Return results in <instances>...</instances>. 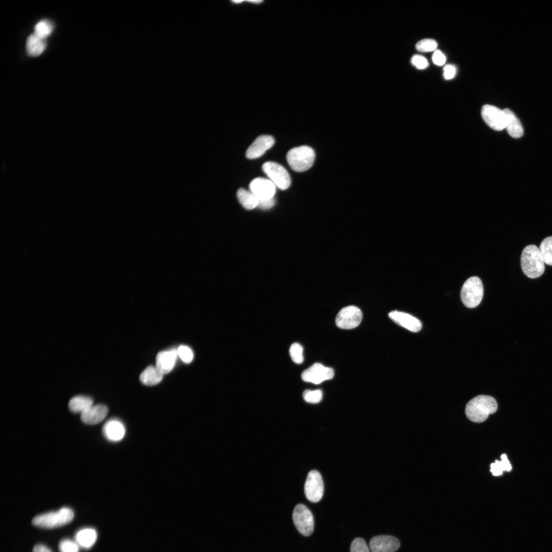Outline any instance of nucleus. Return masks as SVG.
Returning <instances> with one entry per match:
<instances>
[{"label": "nucleus", "instance_id": "7c9ffc66", "mask_svg": "<svg viewBox=\"0 0 552 552\" xmlns=\"http://www.w3.org/2000/svg\"><path fill=\"white\" fill-rule=\"evenodd\" d=\"M178 356L186 363H190L193 359L194 354L192 350L185 345L180 346L177 350Z\"/></svg>", "mask_w": 552, "mask_h": 552}, {"label": "nucleus", "instance_id": "6ab92c4d", "mask_svg": "<svg viewBox=\"0 0 552 552\" xmlns=\"http://www.w3.org/2000/svg\"><path fill=\"white\" fill-rule=\"evenodd\" d=\"M103 431L105 437L111 441H119L123 439L125 432L123 424L119 420L112 419L104 425Z\"/></svg>", "mask_w": 552, "mask_h": 552}, {"label": "nucleus", "instance_id": "cd10ccee", "mask_svg": "<svg viewBox=\"0 0 552 552\" xmlns=\"http://www.w3.org/2000/svg\"><path fill=\"white\" fill-rule=\"evenodd\" d=\"M290 357L294 362L301 364L304 361L303 348L298 343H293L289 349Z\"/></svg>", "mask_w": 552, "mask_h": 552}, {"label": "nucleus", "instance_id": "1a4fd4ad", "mask_svg": "<svg viewBox=\"0 0 552 552\" xmlns=\"http://www.w3.org/2000/svg\"><path fill=\"white\" fill-rule=\"evenodd\" d=\"M362 318V313L360 309L354 306H349L339 311L336 317L335 323L339 328L351 329L357 327Z\"/></svg>", "mask_w": 552, "mask_h": 552}, {"label": "nucleus", "instance_id": "5701e85b", "mask_svg": "<svg viewBox=\"0 0 552 552\" xmlns=\"http://www.w3.org/2000/svg\"><path fill=\"white\" fill-rule=\"evenodd\" d=\"M93 400L88 397L78 396L72 398L68 403L70 409L74 412H83L93 405Z\"/></svg>", "mask_w": 552, "mask_h": 552}, {"label": "nucleus", "instance_id": "c85d7f7f", "mask_svg": "<svg viewBox=\"0 0 552 552\" xmlns=\"http://www.w3.org/2000/svg\"><path fill=\"white\" fill-rule=\"evenodd\" d=\"M437 47V42L434 40L428 38L420 40L416 45V49L422 52L435 51Z\"/></svg>", "mask_w": 552, "mask_h": 552}, {"label": "nucleus", "instance_id": "f257e3e1", "mask_svg": "<svg viewBox=\"0 0 552 552\" xmlns=\"http://www.w3.org/2000/svg\"><path fill=\"white\" fill-rule=\"evenodd\" d=\"M497 407V403L494 398L487 395H479L468 402L465 413L471 421L481 423L488 418L490 414L496 412Z\"/></svg>", "mask_w": 552, "mask_h": 552}, {"label": "nucleus", "instance_id": "f8f14e48", "mask_svg": "<svg viewBox=\"0 0 552 552\" xmlns=\"http://www.w3.org/2000/svg\"><path fill=\"white\" fill-rule=\"evenodd\" d=\"M250 192L258 200H268L273 197L276 187L271 180L262 177H258L251 180L249 185Z\"/></svg>", "mask_w": 552, "mask_h": 552}, {"label": "nucleus", "instance_id": "ddd939ff", "mask_svg": "<svg viewBox=\"0 0 552 552\" xmlns=\"http://www.w3.org/2000/svg\"><path fill=\"white\" fill-rule=\"evenodd\" d=\"M400 545V541L395 537L389 535H380L373 537L369 546L372 552H395Z\"/></svg>", "mask_w": 552, "mask_h": 552}, {"label": "nucleus", "instance_id": "aec40b11", "mask_svg": "<svg viewBox=\"0 0 552 552\" xmlns=\"http://www.w3.org/2000/svg\"><path fill=\"white\" fill-rule=\"evenodd\" d=\"M46 47L45 39L37 36L34 33L29 35L27 39L26 50L29 55L36 57L41 54Z\"/></svg>", "mask_w": 552, "mask_h": 552}, {"label": "nucleus", "instance_id": "c9c22d12", "mask_svg": "<svg viewBox=\"0 0 552 552\" xmlns=\"http://www.w3.org/2000/svg\"><path fill=\"white\" fill-rule=\"evenodd\" d=\"M456 74L455 67L451 64H448L445 66L444 68V77L447 79H451L453 78Z\"/></svg>", "mask_w": 552, "mask_h": 552}, {"label": "nucleus", "instance_id": "72a5a7b5", "mask_svg": "<svg viewBox=\"0 0 552 552\" xmlns=\"http://www.w3.org/2000/svg\"><path fill=\"white\" fill-rule=\"evenodd\" d=\"M411 63L418 69H424L428 66L427 59L423 56L415 55L411 59Z\"/></svg>", "mask_w": 552, "mask_h": 552}, {"label": "nucleus", "instance_id": "a878e982", "mask_svg": "<svg viewBox=\"0 0 552 552\" xmlns=\"http://www.w3.org/2000/svg\"><path fill=\"white\" fill-rule=\"evenodd\" d=\"M539 249L544 263L552 266V236L544 239Z\"/></svg>", "mask_w": 552, "mask_h": 552}, {"label": "nucleus", "instance_id": "473e14b6", "mask_svg": "<svg viewBox=\"0 0 552 552\" xmlns=\"http://www.w3.org/2000/svg\"><path fill=\"white\" fill-rule=\"evenodd\" d=\"M350 552H370L365 541L361 538L355 539L352 542Z\"/></svg>", "mask_w": 552, "mask_h": 552}, {"label": "nucleus", "instance_id": "f03ea898", "mask_svg": "<svg viewBox=\"0 0 552 552\" xmlns=\"http://www.w3.org/2000/svg\"><path fill=\"white\" fill-rule=\"evenodd\" d=\"M521 266L523 273L532 279L538 278L543 273L544 262L537 246L529 245L523 249L521 255Z\"/></svg>", "mask_w": 552, "mask_h": 552}, {"label": "nucleus", "instance_id": "4be33fe9", "mask_svg": "<svg viewBox=\"0 0 552 552\" xmlns=\"http://www.w3.org/2000/svg\"><path fill=\"white\" fill-rule=\"evenodd\" d=\"M97 534L93 528H84L78 531L76 535L77 543L84 548L90 547L96 541Z\"/></svg>", "mask_w": 552, "mask_h": 552}, {"label": "nucleus", "instance_id": "9d476101", "mask_svg": "<svg viewBox=\"0 0 552 552\" xmlns=\"http://www.w3.org/2000/svg\"><path fill=\"white\" fill-rule=\"evenodd\" d=\"M481 116L487 125L493 130L500 131L505 128V117L503 110L486 104L481 108Z\"/></svg>", "mask_w": 552, "mask_h": 552}, {"label": "nucleus", "instance_id": "f704fd0d", "mask_svg": "<svg viewBox=\"0 0 552 552\" xmlns=\"http://www.w3.org/2000/svg\"><path fill=\"white\" fill-rule=\"evenodd\" d=\"M433 62L437 65H443L446 61L445 56L440 50H435L432 55Z\"/></svg>", "mask_w": 552, "mask_h": 552}, {"label": "nucleus", "instance_id": "4468645a", "mask_svg": "<svg viewBox=\"0 0 552 552\" xmlns=\"http://www.w3.org/2000/svg\"><path fill=\"white\" fill-rule=\"evenodd\" d=\"M274 139L272 136L261 135L256 139L246 152V156L248 159H255L263 155L266 150L270 149L274 144Z\"/></svg>", "mask_w": 552, "mask_h": 552}, {"label": "nucleus", "instance_id": "20e7f679", "mask_svg": "<svg viewBox=\"0 0 552 552\" xmlns=\"http://www.w3.org/2000/svg\"><path fill=\"white\" fill-rule=\"evenodd\" d=\"M74 517L73 510L64 507L57 511L40 514L35 517L32 521L33 525L43 528H54L71 522Z\"/></svg>", "mask_w": 552, "mask_h": 552}, {"label": "nucleus", "instance_id": "2f4dec72", "mask_svg": "<svg viewBox=\"0 0 552 552\" xmlns=\"http://www.w3.org/2000/svg\"><path fill=\"white\" fill-rule=\"evenodd\" d=\"M77 542L71 540L64 539L59 544L60 552H79V547Z\"/></svg>", "mask_w": 552, "mask_h": 552}, {"label": "nucleus", "instance_id": "393cba45", "mask_svg": "<svg viewBox=\"0 0 552 552\" xmlns=\"http://www.w3.org/2000/svg\"><path fill=\"white\" fill-rule=\"evenodd\" d=\"M501 461L496 460L494 463L490 465V471L493 475L497 476L502 474L503 471H510L512 469V466L505 454L501 456Z\"/></svg>", "mask_w": 552, "mask_h": 552}, {"label": "nucleus", "instance_id": "c756f323", "mask_svg": "<svg viewBox=\"0 0 552 552\" xmlns=\"http://www.w3.org/2000/svg\"><path fill=\"white\" fill-rule=\"evenodd\" d=\"M303 397L304 400L308 403H318L322 399L323 393L320 389L314 390L306 389L303 392Z\"/></svg>", "mask_w": 552, "mask_h": 552}, {"label": "nucleus", "instance_id": "bb28decb", "mask_svg": "<svg viewBox=\"0 0 552 552\" xmlns=\"http://www.w3.org/2000/svg\"><path fill=\"white\" fill-rule=\"evenodd\" d=\"M53 29V24L50 21L46 19L41 20L34 26V33L45 39L52 33Z\"/></svg>", "mask_w": 552, "mask_h": 552}, {"label": "nucleus", "instance_id": "dca6fc26", "mask_svg": "<svg viewBox=\"0 0 552 552\" xmlns=\"http://www.w3.org/2000/svg\"><path fill=\"white\" fill-rule=\"evenodd\" d=\"M177 356L175 349L159 352L156 357V367L163 375L170 373L175 366Z\"/></svg>", "mask_w": 552, "mask_h": 552}, {"label": "nucleus", "instance_id": "6e6552de", "mask_svg": "<svg viewBox=\"0 0 552 552\" xmlns=\"http://www.w3.org/2000/svg\"><path fill=\"white\" fill-rule=\"evenodd\" d=\"M324 490V482L320 473L316 470L310 471L304 485L306 498L312 502H317L323 497Z\"/></svg>", "mask_w": 552, "mask_h": 552}, {"label": "nucleus", "instance_id": "e433bc0d", "mask_svg": "<svg viewBox=\"0 0 552 552\" xmlns=\"http://www.w3.org/2000/svg\"><path fill=\"white\" fill-rule=\"evenodd\" d=\"M275 203L274 198L268 200H258V206L259 208L267 210L271 208Z\"/></svg>", "mask_w": 552, "mask_h": 552}, {"label": "nucleus", "instance_id": "2eb2a0df", "mask_svg": "<svg viewBox=\"0 0 552 552\" xmlns=\"http://www.w3.org/2000/svg\"><path fill=\"white\" fill-rule=\"evenodd\" d=\"M388 316L395 323L411 332H417L422 328L421 321L409 314L394 311L389 313Z\"/></svg>", "mask_w": 552, "mask_h": 552}, {"label": "nucleus", "instance_id": "423d86ee", "mask_svg": "<svg viewBox=\"0 0 552 552\" xmlns=\"http://www.w3.org/2000/svg\"><path fill=\"white\" fill-rule=\"evenodd\" d=\"M292 520L296 529L302 535L309 536L314 529V518L310 510L304 504L296 505L292 513Z\"/></svg>", "mask_w": 552, "mask_h": 552}, {"label": "nucleus", "instance_id": "7ed1b4c3", "mask_svg": "<svg viewBox=\"0 0 552 552\" xmlns=\"http://www.w3.org/2000/svg\"><path fill=\"white\" fill-rule=\"evenodd\" d=\"M286 158L293 170L298 172H304L313 165L315 152L309 146H301L291 149L287 154Z\"/></svg>", "mask_w": 552, "mask_h": 552}, {"label": "nucleus", "instance_id": "b1692460", "mask_svg": "<svg viewBox=\"0 0 552 552\" xmlns=\"http://www.w3.org/2000/svg\"><path fill=\"white\" fill-rule=\"evenodd\" d=\"M237 196L240 203L247 210H252L258 206V199L251 192L240 188Z\"/></svg>", "mask_w": 552, "mask_h": 552}, {"label": "nucleus", "instance_id": "a211bd4d", "mask_svg": "<svg viewBox=\"0 0 552 552\" xmlns=\"http://www.w3.org/2000/svg\"><path fill=\"white\" fill-rule=\"evenodd\" d=\"M505 117V128L509 134L512 137L518 139L523 135L522 124L512 112L508 108L503 109Z\"/></svg>", "mask_w": 552, "mask_h": 552}, {"label": "nucleus", "instance_id": "9b49d317", "mask_svg": "<svg viewBox=\"0 0 552 552\" xmlns=\"http://www.w3.org/2000/svg\"><path fill=\"white\" fill-rule=\"evenodd\" d=\"M334 375V372L332 368L315 363L303 371L301 377L305 382L317 384L325 380L332 379Z\"/></svg>", "mask_w": 552, "mask_h": 552}, {"label": "nucleus", "instance_id": "412c9836", "mask_svg": "<svg viewBox=\"0 0 552 552\" xmlns=\"http://www.w3.org/2000/svg\"><path fill=\"white\" fill-rule=\"evenodd\" d=\"M163 374L155 366L147 367L141 374L140 380L144 385L152 386L159 383L163 379Z\"/></svg>", "mask_w": 552, "mask_h": 552}, {"label": "nucleus", "instance_id": "4c0bfd02", "mask_svg": "<svg viewBox=\"0 0 552 552\" xmlns=\"http://www.w3.org/2000/svg\"><path fill=\"white\" fill-rule=\"evenodd\" d=\"M33 552H52L46 546L42 544H37L34 546Z\"/></svg>", "mask_w": 552, "mask_h": 552}, {"label": "nucleus", "instance_id": "f3484780", "mask_svg": "<svg viewBox=\"0 0 552 552\" xmlns=\"http://www.w3.org/2000/svg\"><path fill=\"white\" fill-rule=\"evenodd\" d=\"M108 411L107 407L104 405H92L81 413V419L87 424H97L105 419Z\"/></svg>", "mask_w": 552, "mask_h": 552}, {"label": "nucleus", "instance_id": "39448f33", "mask_svg": "<svg viewBox=\"0 0 552 552\" xmlns=\"http://www.w3.org/2000/svg\"><path fill=\"white\" fill-rule=\"evenodd\" d=\"M484 293L483 285L477 277L469 278L464 284L461 292V300L468 308L477 306L481 301Z\"/></svg>", "mask_w": 552, "mask_h": 552}, {"label": "nucleus", "instance_id": "0eeeda50", "mask_svg": "<svg viewBox=\"0 0 552 552\" xmlns=\"http://www.w3.org/2000/svg\"><path fill=\"white\" fill-rule=\"evenodd\" d=\"M262 169L280 189L285 190L290 187V176L282 166L273 162H267L262 165Z\"/></svg>", "mask_w": 552, "mask_h": 552}]
</instances>
